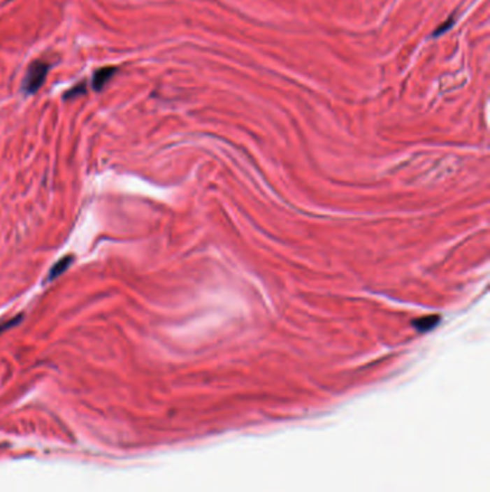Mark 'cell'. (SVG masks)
Returning a JSON list of instances; mask_svg holds the SVG:
<instances>
[{"label": "cell", "mask_w": 490, "mask_h": 492, "mask_svg": "<svg viewBox=\"0 0 490 492\" xmlns=\"http://www.w3.org/2000/svg\"><path fill=\"white\" fill-rule=\"evenodd\" d=\"M48 72H49V65L46 62L43 61L32 62L23 80V85H22L23 92H27L28 95L38 92L46 80Z\"/></svg>", "instance_id": "1"}, {"label": "cell", "mask_w": 490, "mask_h": 492, "mask_svg": "<svg viewBox=\"0 0 490 492\" xmlns=\"http://www.w3.org/2000/svg\"><path fill=\"white\" fill-rule=\"evenodd\" d=\"M117 72H118V68H115V66H107V68L98 69L94 73V78H92L94 89L99 92L102 88H104L113 80V77L115 75Z\"/></svg>", "instance_id": "2"}, {"label": "cell", "mask_w": 490, "mask_h": 492, "mask_svg": "<svg viewBox=\"0 0 490 492\" xmlns=\"http://www.w3.org/2000/svg\"><path fill=\"white\" fill-rule=\"evenodd\" d=\"M72 262H73V256H71V255H66L62 259H59L52 268H50L48 281L50 282V281L59 278L61 275H64L66 273V269H69V266L72 265Z\"/></svg>", "instance_id": "3"}, {"label": "cell", "mask_w": 490, "mask_h": 492, "mask_svg": "<svg viewBox=\"0 0 490 492\" xmlns=\"http://www.w3.org/2000/svg\"><path fill=\"white\" fill-rule=\"evenodd\" d=\"M440 321V317H437V315H428V317H423L420 319H417V321H415V327L424 333V331H428L431 328H434V326Z\"/></svg>", "instance_id": "4"}, {"label": "cell", "mask_w": 490, "mask_h": 492, "mask_svg": "<svg viewBox=\"0 0 490 492\" xmlns=\"http://www.w3.org/2000/svg\"><path fill=\"white\" fill-rule=\"evenodd\" d=\"M22 319H23V315H17L16 318L8 319V321H0V335H2L3 333H6L8 330L13 328L15 326H17L22 321Z\"/></svg>", "instance_id": "5"}, {"label": "cell", "mask_w": 490, "mask_h": 492, "mask_svg": "<svg viewBox=\"0 0 490 492\" xmlns=\"http://www.w3.org/2000/svg\"><path fill=\"white\" fill-rule=\"evenodd\" d=\"M82 94H85V85H84V84H80V85L73 87L72 89H69V91L65 94V98H75V96L82 95Z\"/></svg>", "instance_id": "6"}]
</instances>
